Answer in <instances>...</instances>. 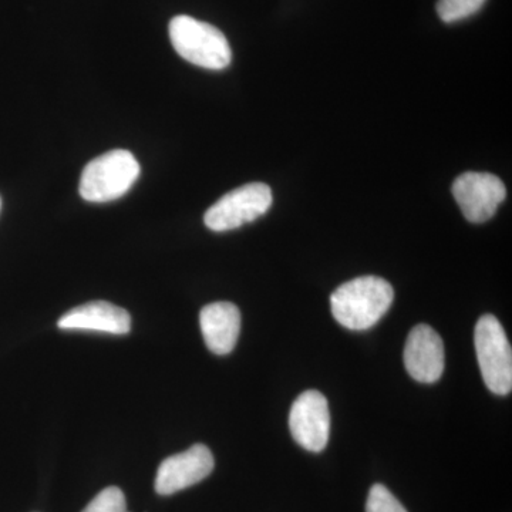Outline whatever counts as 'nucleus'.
<instances>
[{"label":"nucleus","instance_id":"nucleus-3","mask_svg":"<svg viewBox=\"0 0 512 512\" xmlns=\"http://www.w3.org/2000/svg\"><path fill=\"white\" fill-rule=\"evenodd\" d=\"M140 173V164L133 153L109 151L94 158L84 168L79 185L80 197L97 204L119 200L136 184Z\"/></svg>","mask_w":512,"mask_h":512},{"label":"nucleus","instance_id":"nucleus-9","mask_svg":"<svg viewBox=\"0 0 512 512\" xmlns=\"http://www.w3.org/2000/svg\"><path fill=\"white\" fill-rule=\"evenodd\" d=\"M407 373L419 383H436L443 376L444 343L429 325H417L409 333L403 353Z\"/></svg>","mask_w":512,"mask_h":512},{"label":"nucleus","instance_id":"nucleus-12","mask_svg":"<svg viewBox=\"0 0 512 512\" xmlns=\"http://www.w3.org/2000/svg\"><path fill=\"white\" fill-rule=\"evenodd\" d=\"M485 2L487 0H439L437 13L444 23H454L476 15Z\"/></svg>","mask_w":512,"mask_h":512},{"label":"nucleus","instance_id":"nucleus-6","mask_svg":"<svg viewBox=\"0 0 512 512\" xmlns=\"http://www.w3.org/2000/svg\"><path fill=\"white\" fill-rule=\"evenodd\" d=\"M453 195L467 221L483 224L494 217L507 190L497 175L471 171L456 178Z\"/></svg>","mask_w":512,"mask_h":512},{"label":"nucleus","instance_id":"nucleus-4","mask_svg":"<svg viewBox=\"0 0 512 512\" xmlns=\"http://www.w3.org/2000/svg\"><path fill=\"white\" fill-rule=\"evenodd\" d=\"M478 365L485 386L498 396H507L512 390V352L507 333L493 315L478 319L474 332Z\"/></svg>","mask_w":512,"mask_h":512},{"label":"nucleus","instance_id":"nucleus-14","mask_svg":"<svg viewBox=\"0 0 512 512\" xmlns=\"http://www.w3.org/2000/svg\"><path fill=\"white\" fill-rule=\"evenodd\" d=\"M366 512H407L403 504L383 484H375L367 497Z\"/></svg>","mask_w":512,"mask_h":512},{"label":"nucleus","instance_id":"nucleus-7","mask_svg":"<svg viewBox=\"0 0 512 512\" xmlns=\"http://www.w3.org/2000/svg\"><path fill=\"white\" fill-rule=\"evenodd\" d=\"M293 440L305 450L320 453L328 446L330 413L328 399L318 390H308L293 402L289 413Z\"/></svg>","mask_w":512,"mask_h":512},{"label":"nucleus","instance_id":"nucleus-2","mask_svg":"<svg viewBox=\"0 0 512 512\" xmlns=\"http://www.w3.org/2000/svg\"><path fill=\"white\" fill-rule=\"evenodd\" d=\"M168 33L175 52L195 66L222 70L231 63L232 50L227 37L210 23L191 16H175Z\"/></svg>","mask_w":512,"mask_h":512},{"label":"nucleus","instance_id":"nucleus-13","mask_svg":"<svg viewBox=\"0 0 512 512\" xmlns=\"http://www.w3.org/2000/svg\"><path fill=\"white\" fill-rule=\"evenodd\" d=\"M126 497L117 487L104 488L93 498L92 503L83 512H126Z\"/></svg>","mask_w":512,"mask_h":512},{"label":"nucleus","instance_id":"nucleus-8","mask_svg":"<svg viewBox=\"0 0 512 512\" xmlns=\"http://www.w3.org/2000/svg\"><path fill=\"white\" fill-rule=\"evenodd\" d=\"M214 456L204 444H195L183 453L165 458L157 471V494L173 495L201 483L214 470Z\"/></svg>","mask_w":512,"mask_h":512},{"label":"nucleus","instance_id":"nucleus-15","mask_svg":"<svg viewBox=\"0 0 512 512\" xmlns=\"http://www.w3.org/2000/svg\"><path fill=\"white\" fill-rule=\"evenodd\" d=\"M0 208H2V200H0Z\"/></svg>","mask_w":512,"mask_h":512},{"label":"nucleus","instance_id":"nucleus-1","mask_svg":"<svg viewBox=\"0 0 512 512\" xmlns=\"http://www.w3.org/2000/svg\"><path fill=\"white\" fill-rule=\"evenodd\" d=\"M394 301L392 285L379 276H360L330 296L333 318L343 328L367 330L386 315Z\"/></svg>","mask_w":512,"mask_h":512},{"label":"nucleus","instance_id":"nucleus-11","mask_svg":"<svg viewBox=\"0 0 512 512\" xmlns=\"http://www.w3.org/2000/svg\"><path fill=\"white\" fill-rule=\"evenodd\" d=\"M200 326L207 348L215 355H228L237 346L241 312L234 303H211L202 308Z\"/></svg>","mask_w":512,"mask_h":512},{"label":"nucleus","instance_id":"nucleus-5","mask_svg":"<svg viewBox=\"0 0 512 512\" xmlns=\"http://www.w3.org/2000/svg\"><path fill=\"white\" fill-rule=\"evenodd\" d=\"M271 188L264 183L242 185L229 191L205 212L204 222L211 231L227 232L254 222L271 208Z\"/></svg>","mask_w":512,"mask_h":512},{"label":"nucleus","instance_id":"nucleus-16","mask_svg":"<svg viewBox=\"0 0 512 512\" xmlns=\"http://www.w3.org/2000/svg\"><path fill=\"white\" fill-rule=\"evenodd\" d=\"M127 512V511H126Z\"/></svg>","mask_w":512,"mask_h":512},{"label":"nucleus","instance_id":"nucleus-10","mask_svg":"<svg viewBox=\"0 0 512 512\" xmlns=\"http://www.w3.org/2000/svg\"><path fill=\"white\" fill-rule=\"evenodd\" d=\"M63 330L127 335L131 329L130 313L110 302L96 301L76 306L57 322Z\"/></svg>","mask_w":512,"mask_h":512}]
</instances>
